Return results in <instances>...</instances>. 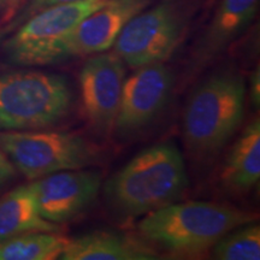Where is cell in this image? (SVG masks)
<instances>
[{"mask_svg":"<svg viewBox=\"0 0 260 260\" xmlns=\"http://www.w3.org/2000/svg\"><path fill=\"white\" fill-rule=\"evenodd\" d=\"M188 175L176 146L160 144L146 148L116 172L104 186V197L119 219L144 217L176 203L186 193Z\"/></svg>","mask_w":260,"mask_h":260,"instance_id":"1","label":"cell"},{"mask_svg":"<svg viewBox=\"0 0 260 260\" xmlns=\"http://www.w3.org/2000/svg\"><path fill=\"white\" fill-rule=\"evenodd\" d=\"M249 211L210 201L172 203L146 214L138 229L148 241L177 256H198L236 228L252 223Z\"/></svg>","mask_w":260,"mask_h":260,"instance_id":"2","label":"cell"},{"mask_svg":"<svg viewBox=\"0 0 260 260\" xmlns=\"http://www.w3.org/2000/svg\"><path fill=\"white\" fill-rule=\"evenodd\" d=\"M246 84L239 74L224 71L200 83L183 115V139L193 160L216 158L240 128L245 116Z\"/></svg>","mask_w":260,"mask_h":260,"instance_id":"3","label":"cell"},{"mask_svg":"<svg viewBox=\"0 0 260 260\" xmlns=\"http://www.w3.org/2000/svg\"><path fill=\"white\" fill-rule=\"evenodd\" d=\"M74 93L67 77L39 70L0 74V132L52 126L69 115Z\"/></svg>","mask_w":260,"mask_h":260,"instance_id":"4","label":"cell"},{"mask_svg":"<svg viewBox=\"0 0 260 260\" xmlns=\"http://www.w3.org/2000/svg\"><path fill=\"white\" fill-rule=\"evenodd\" d=\"M0 149L28 180L92 167L99 148L77 134L48 130L0 132Z\"/></svg>","mask_w":260,"mask_h":260,"instance_id":"5","label":"cell"},{"mask_svg":"<svg viewBox=\"0 0 260 260\" xmlns=\"http://www.w3.org/2000/svg\"><path fill=\"white\" fill-rule=\"evenodd\" d=\"M191 14L189 0H161L146 8L123 28L113 45L115 53L133 69L164 63L183 40Z\"/></svg>","mask_w":260,"mask_h":260,"instance_id":"6","label":"cell"},{"mask_svg":"<svg viewBox=\"0 0 260 260\" xmlns=\"http://www.w3.org/2000/svg\"><path fill=\"white\" fill-rule=\"evenodd\" d=\"M109 0H80L54 5L31 15L5 42L4 52L16 67H42L61 61V47L76 25Z\"/></svg>","mask_w":260,"mask_h":260,"instance_id":"7","label":"cell"},{"mask_svg":"<svg viewBox=\"0 0 260 260\" xmlns=\"http://www.w3.org/2000/svg\"><path fill=\"white\" fill-rule=\"evenodd\" d=\"M172 83V74L164 63L136 68L123 84L113 125L116 134L128 138L147 128L167 106Z\"/></svg>","mask_w":260,"mask_h":260,"instance_id":"8","label":"cell"},{"mask_svg":"<svg viewBox=\"0 0 260 260\" xmlns=\"http://www.w3.org/2000/svg\"><path fill=\"white\" fill-rule=\"evenodd\" d=\"M125 80V65L113 53H98L80 71V92L83 115L96 134L113 130Z\"/></svg>","mask_w":260,"mask_h":260,"instance_id":"9","label":"cell"},{"mask_svg":"<svg viewBox=\"0 0 260 260\" xmlns=\"http://www.w3.org/2000/svg\"><path fill=\"white\" fill-rule=\"evenodd\" d=\"M103 176L96 170H65L31 183L42 218L54 224L70 222L89 209L99 195Z\"/></svg>","mask_w":260,"mask_h":260,"instance_id":"10","label":"cell"},{"mask_svg":"<svg viewBox=\"0 0 260 260\" xmlns=\"http://www.w3.org/2000/svg\"><path fill=\"white\" fill-rule=\"evenodd\" d=\"M152 2L109 0L83 18L65 39L61 47V61L71 57L89 56L110 50L130 19L148 8Z\"/></svg>","mask_w":260,"mask_h":260,"instance_id":"11","label":"cell"},{"mask_svg":"<svg viewBox=\"0 0 260 260\" xmlns=\"http://www.w3.org/2000/svg\"><path fill=\"white\" fill-rule=\"evenodd\" d=\"M260 0H219L206 30L193 53L195 69L222 54L248 29L259 10Z\"/></svg>","mask_w":260,"mask_h":260,"instance_id":"12","label":"cell"},{"mask_svg":"<svg viewBox=\"0 0 260 260\" xmlns=\"http://www.w3.org/2000/svg\"><path fill=\"white\" fill-rule=\"evenodd\" d=\"M159 254L144 240L115 232H94L70 240L63 260H154Z\"/></svg>","mask_w":260,"mask_h":260,"instance_id":"13","label":"cell"},{"mask_svg":"<svg viewBox=\"0 0 260 260\" xmlns=\"http://www.w3.org/2000/svg\"><path fill=\"white\" fill-rule=\"evenodd\" d=\"M260 178V122L254 119L237 138L219 171L224 189L234 194L251 190Z\"/></svg>","mask_w":260,"mask_h":260,"instance_id":"14","label":"cell"},{"mask_svg":"<svg viewBox=\"0 0 260 260\" xmlns=\"http://www.w3.org/2000/svg\"><path fill=\"white\" fill-rule=\"evenodd\" d=\"M57 224L42 218L31 183L19 186L0 199V239L29 232H58Z\"/></svg>","mask_w":260,"mask_h":260,"instance_id":"15","label":"cell"},{"mask_svg":"<svg viewBox=\"0 0 260 260\" xmlns=\"http://www.w3.org/2000/svg\"><path fill=\"white\" fill-rule=\"evenodd\" d=\"M70 240L54 232H29L0 243V260L59 259Z\"/></svg>","mask_w":260,"mask_h":260,"instance_id":"16","label":"cell"},{"mask_svg":"<svg viewBox=\"0 0 260 260\" xmlns=\"http://www.w3.org/2000/svg\"><path fill=\"white\" fill-rule=\"evenodd\" d=\"M248 223L232 230L212 247V255L218 260H259L260 226Z\"/></svg>","mask_w":260,"mask_h":260,"instance_id":"17","label":"cell"},{"mask_svg":"<svg viewBox=\"0 0 260 260\" xmlns=\"http://www.w3.org/2000/svg\"><path fill=\"white\" fill-rule=\"evenodd\" d=\"M80 2V0H31V3L29 4L28 9L25 10V12L22 16V18H28L31 15L37 14V12L41 11V10L51 8L54 5H60V4H68V3H75Z\"/></svg>","mask_w":260,"mask_h":260,"instance_id":"18","label":"cell"},{"mask_svg":"<svg viewBox=\"0 0 260 260\" xmlns=\"http://www.w3.org/2000/svg\"><path fill=\"white\" fill-rule=\"evenodd\" d=\"M15 172L16 168L14 164L8 158V155L0 149V187L8 183L15 176Z\"/></svg>","mask_w":260,"mask_h":260,"instance_id":"19","label":"cell"},{"mask_svg":"<svg viewBox=\"0 0 260 260\" xmlns=\"http://www.w3.org/2000/svg\"><path fill=\"white\" fill-rule=\"evenodd\" d=\"M249 92H251V100L253 105L258 107L260 104V73L259 69L253 71L251 76V88H249Z\"/></svg>","mask_w":260,"mask_h":260,"instance_id":"20","label":"cell"},{"mask_svg":"<svg viewBox=\"0 0 260 260\" xmlns=\"http://www.w3.org/2000/svg\"><path fill=\"white\" fill-rule=\"evenodd\" d=\"M17 3L18 0H0V12L11 11Z\"/></svg>","mask_w":260,"mask_h":260,"instance_id":"21","label":"cell"},{"mask_svg":"<svg viewBox=\"0 0 260 260\" xmlns=\"http://www.w3.org/2000/svg\"><path fill=\"white\" fill-rule=\"evenodd\" d=\"M2 241H3V239H0V243H2Z\"/></svg>","mask_w":260,"mask_h":260,"instance_id":"22","label":"cell"}]
</instances>
